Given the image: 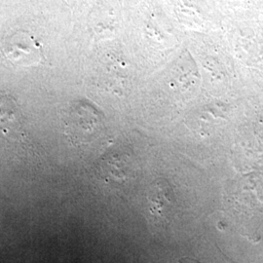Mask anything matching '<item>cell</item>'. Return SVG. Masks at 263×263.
I'll list each match as a JSON object with an SVG mask.
<instances>
[{"label": "cell", "instance_id": "1", "mask_svg": "<svg viewBox=\"0 0 263 263\" xmlns=\"http://www.w3.org/2000/svg\"><path fill=\"white\" fill-rule=\"evenodd\" d=\"M3 53L16 66L38 65L43 59L40 44L26 33L14 34L10 37L3 45Z\"/></svg>", "mask_w": 263, "mask_h": 263}, {"label": "cell", "instance_id": "4", "mask_svg": "<svg viewBox=\"0 0 263 263\" xmlns=\"http://www.w3.org/2000/svg\"><path fill=\"white\" fill-rule=\"evenodd\" d=\"M175 263H200L192 259V258H189V257H182V258H179Z\"/></svg>", "mask_w": 263, "mask_h": 263}, {"label": "cell", "instance_id": "3", "mask_svg": "<svg viewBox=\"0 0 263 263\" xmlns=\"http://www.w3.org/2000/svg\"><path fill=\"white\" fill-rule=\"evenodd\" d=\"M164 189L165 187H162L161 189L156 187V190L154 192L155 194L151 199V213L153 215H157L160 218H164V216H167L170 210H167L166 208H168V206L172 204L168 197V193L165 192L164 194Z\"/></svg>", "mask_w": 263, "mask_h": 263}, {"label": "cell", "instance_id": "2", "mask_svg": "<svg viewBox=\"0 0 263 263\" xmlns=\"http://www.w3.org/2000/svg\"><path fill=\"white\" fill-rule=\"evenodd\" d=\"M0 130L7 137H25L24 118L16 100L11 95L0 91Z\"/></svg>", "mask_w": 263, "mask_h": 263}]
</instances>
